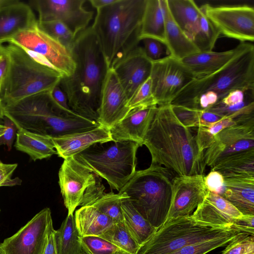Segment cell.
<instances>
[{
	"label": "cell",
	"mask_w": 254,
	"mask_h": 254,
	"mask_svg": "<svg viewBox=\"0 0 254 254\" xmlns=\"http://www.w3.org/2000/svg\"><path fill=\"white\" fill-rule=\"evenodd\" d=\"M96 143L73 157L83 167L106 180L111 190L119 191L135 173L140 146L128 141Z\"/></svg>",
	"instance_id": "obj_8"
},
{
	"label": "cell",
	"mask_w": 254,
	"mask_h": 254,
	"mask_svg": "<svg viewBox=\"0 0 254 254\" xmlns=\"http://www.w3.org/2000/svg\"><path fill=\"white\" fill-rule=\"evenodd\" d=\"M76 228L82 237L98 236L113 224V220L93 206H81L74 215Z\"/></svg>",
	"instance_id": "obj_32"
},
{
	"label": "cell",
	"mask_w": 254,
	"mask_h": 254,
	"mask_svg": "<svg viewBox=\"0 0 254 254\" xmlns=\"http://www.w3.org/2000/svg\"><path fill=\"white\" fill-rule=\"evenodd\" d=\"M143 44V49L146 56L152 61L159 60L167 50L166 46L161 42L150 38H143L140 40Z\"/></svg>",
	"instance_id": "obj_44"
},
{
	"label": "cell",
	"mask_w": 254,
	"mask_h": 254,
	"mask_svg": "<svg viewBox=\"0 0 254 254\" xmlns=\"http://www.w3.org/2000/svg\"><path fill=\"white\" fill-rule=\"evenodd\" d=\"M0 254H4V253H3L2 250L0 248Z\"/></svg>",
	"instance_id": "obj_58"
},
{
	"label": "cell",
	"mask_w": 254,
	"mask_h": 254,
	"mask_svg": "<svg viewBox=\"0 0 254 254\" xmlns=\"http://www.w3.org/2000/svg\"><path fill=\"white\" fill-rule=\"evenodd\" d=\"M157 107L154 105L129 110L125 117L109 129L113 141H132L142 146Z\"/></svg>",
	"instance_id": "obj_20"
},
{
	"label": "cell",
	"mask_w": 254,
	"mask_h": 254,
	"mask_svg": "<svg viewBox=\"0 0 254 254\" xmlns=\"http://www.w3.org/2000/svg\"><path fill=\"white\" fill-rule=\"evenodd\" d=\"M55 230L54 227L50 231L43 254H58L55 237Z\"/></svg>",
	"instance_id": "obj_51"
},
{
	"label": "cell",
	"mask_w": 254,
	"mask_h": 254,
	"mask_svg": "<svg viewBox=\"0 0 254 254\" xmlns=\"http://www.w3.org/2000/svg\"><path fill=\"white\" fill-rule=\"evenodd\" d=\"M165 10V45L168 55L182 60L200 52L193 42L173 18L167 0H163Z\"/></svg>",
	"instance_id": "obj_27"
},
{
	"label": "cell",
	"mask_w": 254,
	"mask_h": 254,
	"mask_svg": "<svg viewBox=\"0 0 254 254\" xmlns=\"http://www.w3.org/2000/svg\"><path fill=\"white\" fill-rule=\"evenodd\" d=\"M53 227L51 211L45 208L15 234L5 239L0 247L4 254H43Z\"/></svg>",
	"instance_id": "obj_14"
},
{
	"label": "cell",
	"mask_w": 254,
	"mask_h": 254,
	"mask_svg": "<svg viewBox=\"0 0 254 254\" xmlns=\"http://www.w3.org/2000/svg\"><path fill=\"white\" fill-rule=\"evenodd\" d=\"M37 22L31 6L17 0L0 9V43Z\"/></svg>",
	"instance_id": "obj_24"
},
{
	"label": "cell",
	"mask_w": 254,
	"mask_h": 254,
	"mask_svg": "<svg viewBox=\"0 0 254 254\" xmlns=\"http://www.w3.org/2000/svg\"><path fill=\"white\" fill-rule=\"evenodd\" d=\"M152 66V61L139 44L116 59L110 68L116 73L129 100L150 77Z\"/></svg>",
	"instance_id": "obj_17"
},
{
	"label": "cell",
	"mask_w": 254,
	"mask_h": 254,
	"mask_svg": "<svg viewBox=\"0 0 254 254\" xmlns=\"http://www.w3.org/2000/svg\"><path fill=\"white\" fill-rule=\"evenodd\" d=\"M50 93L55 102L62 109L70 114H76L70 108L66 96L60 87L59 83L50 91Z\"/></svg>",
	"instance_id": "obj_50"
},
{
	"label": "cell",
	"mask_w": 254,
	"mask_h": 254,
	"mask_svg": "<svg viewBox=\"0 0 254 254\" xmlns=\"http://www.w3.org/2000/svg\"><path fill=\"white\" fill-rule=\"evenodd\" d=\"M5 54V46L0 43V58Z\"/></svg>",
	"instance_id": "obj_55"
},
{
	"label": "cell",
	"mask_w": 254,
	"mask_h": 254,
	"mask_svg": "<svg viewBox=\"0 0 254 254\" xmlns=\"http://www.w3.org/2000/svg\"><path fill=\"white\" fill-rule=\"evenodd\" d=\"M86 0H34L29 5L38 12V22L58 20L76 36L86 29L93 18V12L86 9Z\"/></svg>",
	"instance_id": "obj_15"
},
{
	"label": "cell",
	"mask_w": 254,
	"mask_h": 254,
	"mask_svg": "<svg viewBox=\"0 0 254 254\" xmlns=\"http://www.w3.org/2000/svg\"><path fill=\"white\" fill-rule=\"evenodd\" d=\"M143 145L152 164L163 166L178 176L203 174L204 152L199 151L190 128L177 118L171 104L158 106Z\"/></svg>",
	"instance_id": "obj_2"
},
{
	"label": "cell",
	"mask_w": 254,
	"mask_h": 254,
	"mask_svg": "<svg viewBox=\"0 0 254 254\" xmlns=\"http://www.w3.org/2000/svg\"><path fill=\"white\" fill-rule=\"evenodd\" d=\"M204 182L208 191L220 194L223 189L224 178L220 172L211 170L204 176Z\"/></svg>",
	"instance_id": "obj_46"
},
{
	"label": "cell",
	"mask_w": 254,
	"mask_h": 254,
	"mask_svg": "<svg viewBox=\"0 0 254 254\" xmlns=\"http://www.w3.org/2000/svg\"><path fill=\"white\" fill-rule=\"evenodd\" d=\"M242 215L221 195L208 191L191 216L202 224L225 228L230 227L233 221Z\"/></svg>",
	"instance_id": "obj_21"
},
{
	"label": "cell",
	"mask_w": 254,
	"mask_h": 254,
	"mask_svg": "<svg viewBox=\"0 0 254 254\" xmlns=\"http://www.w3.org/2000/svg\"><path fill=\"white\" fill-rule=\"evenodd\" d=\"M230 227L238 233L254 236V215H242L233 221Z\"/></svg>",
	"instance_id": "obj_45"
},
{
	"label": "cell",
	"mask_w": 254,
	"mask_h": 254,
	"mask_svg": "<svg viewBox=\"0 0 254 254\" xmlns=\"http://www.w3.org/2000/svg\"><path fill=\"white\" fill-rule=\"evenodd\" d=\"M252 92H254V91L235 90L229 92L218 103L226 107L237 105L244 102L247 96Z\"/></svg>",
	"instance_id": "obj_48"
},
{
	"label": "cell",
	"mask_w": 254,
	"mask_h": 254,
	"mask_svg": "<svg viewBox=\"0 0 254 254\" xmlns=\"http://www.w3.org/2000/svg\"><path fill=\"white\" fill-rule=\"evenodd\" d=\"M224 178H254V148L228 156L211 167Z\"/></svg>",
	"instance_id": "obj_30"
},
{
	"label": "cell",
	"mask_w": 254,
	"mask_h": 254,
	"mask_svg": "<svg viewBox=\"0 0 254 254\" xmlns=\"http://www.w3.org/2000/svg\"><path fill=\"white\" fill-rule=\"evenodd\" d=\"M15 147L27 154L34 161L51 157L57 154L52 138L17 129Z\"/></svg>",
	"instance_id": "obj_28"
},
{
	"label": "cell",
	"mask_w": 254,
	"mask_h": 254,
	"mask_svg": "<svg viewBox=\"0 0 254 254\" xmlns=\"http://www.w3.org/2000/svg\"><path fill=\"white\" fill-rule=\"evenodd\" d=\"M96 176L73 157L64 159L59 172V184L67 214H73L80 206L86 189Z\"/></svg>",
	"instance_id": "obj_18"
},
{
	"label": "cell",
	"mask_w": 254,
	"mask_h": 254,
	"mask_svg": "<svg viewBox=\"0 0 254 254\" xmlns=\"http://www.w3.org/2000/svg\"><path fill=\"white\" fill-rule=\"evenodd\" d=\"M150 77L153 96L158 106L171 104L179 92L194 79L180 60L169 55L152 61Z\"/></svg>",
	"instance_id": "obj_12"
},
{
	"label": "cell",
	"mask_w": 254,
	"mask_h": 254,
	"mask_svg": "<svg viewBox=\"0 0 254 254\" xmlns=\"http://www.w3.org/2000/svg\"><path fill=\"white\" fill-rule=\"evenodd\" d=\"M38 24L43 31L70 51L76 36L63 23L54 20L38 21Z\"/></svg>",
	"instance_id": "obj_40"
},
{
	"label": "cell",
	"mask_w": 254,
	"mask_h": 254,
	"mask_svg": "<svg viewBox=\"0 0 254 254\" xmlns=\"http://www.w3.org/2000/svg\"><path fill=\"white\" fill-rule=\"evenodd\" d=\"M167 1L173 18L192 40L198 28L202 13L200 7L192 0H167Z\"/></svg>",
	"instance_id": "obj_31"
},
{
	"label": "cell",
	"mask_w": 254,
	"mask_h": 254,
	"mask_svg": "<svg viewBox=\"0 0 254 254\" xmlns=\"http://www.w3.org/2000/svg\"><path fill=\"white\" fill-rule=\"evenodd\" d=\"M243 42L232 49L220 52H199L180 60L195 78L208 76L228 64L242 47Z\"/></svg>",
	"instance_id": "obj_25"
},
{
	"label": "cell",
	"mask_w": 254,
	"mask_h": 254,
	"mask_svg": "<svg viewBox=\"0 0 254 254\" xmlns=\"http://www.w3.org/2000/svg\"><path fill=\"white\" fill-rule=\"evenodd\" d=\"M172 179L169 170L151 164L136 171L119 192H125L136 210L158 229L165 223L170 209Z\"/></svg>",
	"instance_id": "obj_7"
},
{
	"label": "cell",
	"mask_w": 254,
	"mask_h": 254,
	"mask_svg": "<svg viewBox=\"0 0 254 254\" xmlns=\"http://www.w3.org/2000/svg\"><path fill=\"white\" fill-rule=\"evenodd\" d=\"M4 117V112H3V106L2 104H0V119H3Z\"/></svg>",
	"instance_id": "obj_57"
},
{
	"label": "cell",
	"mask_w": 254,
	"mask_h": 254,
	"mask_svg": "<svg viewBox=\"0 0 254 254\" xmlns=\"http://www.w3.org/2000/svg\"><path fill=\"white\" fill-rule=\"evenodd\" d=\"M235 90L254 91V46L249 42H243L241 50L221 69L208 76L193 79L171 104L194 108L197 99L204 93H215L219 101Z\"/></svg>",
	"instance_id": "obj_5"
},
{
	"label": "cell",
	"mask_w": 254,
	"mask_h": 254,
	"mask_svg": "<svg viewBox=\"0 0 254 254\" xmlns=\"http://www.w3.org/2000/svg\"><path fill=\"white\" fill-rule=\"evenodd\" d=\"M238 233L234 231L224 236L196 242L170 254H206L228 244Z\"/></svg>",
	"instance_id": "obj_39"
},
{
	"label": "cell",
	"mask_w": 254,
	"mask_h": 254,
	"mask_svg": "<svg viewBox=\"0 0 254 254\" xmlns=\"http://www.w3.org/2000/svg\"><path fill=\"white\" fill-rule=\"evenodd\" d=\"M5 46L8 69L0 97L3 106L15 103L36 94L49 92L63 76L39 62L20 46Z\"/></svg>",
	"instance_id": "obj_6"
},
{
	"label": "cell",
	"mask_w": 254,
	"mask_h": 254,
	"mask_svg": "<svg viewBox=\"0 0 254 254\" xmlns=\"http://www.w3.org/2000/svg\"><path fill=\"white\" fill-rule=\"evenodd\" d=\"M200 9L220 34L239 40L254 41V8L248 5L213 6L206 3Z\"/></svg>",
	"instance_id": "obj_11"
},
{
	"label": "cell",
	"mask_w": 254,
	"mask_h": 254,
	"mask_svg": "<svg viewBox=\"0 0 254 254\" xmlns=\"http://www.w3.org/2000/svg\"><path fill=\"white\" fill-rule=\"evenodd\" d=\"M204 176L197 174L178 176L172 179L171 203L165 223L192 214L208 191L204 184Z\"/></svg>",
	"instance_id": "obj_16"
},
{
	"label": "cell",
	"mask_w": 254,
	"mask_h": 254,
	"mask_svg": "<svg viewBox=\"0 0 254 254\" xmlns=\"http://www.w3.org/2000/svg\"><path fill=\"white\" fill-rule=\"evenodd\" d=\"M157 105L152 91V81L149 77L129 99L127 107L129 110L142 106Z\"/></svg>",
	"instance_id": "obj_43"
},
{
	"label": "cell",
	"mask_w": 254,
	"mask_h": 254,
	"mask_svg": "<svg viewBox=\"0 0 254 254\" xmlns=\"http://www.w3.org/2000/svg\"><path fill=\"white\" fill-rule=\"evenodd\" d=\"M4 126L5 130L3 135L0 137V145H6L8 150H10L17 129L14 123L8 117L4 116Z\"/></svg>",
	"instance_id": "obj_47"
},
{
	"label": "cell",
	"mask_w": 254,
	"mask_h": 254,
	"mask_svg": "<svg viewBox=\"0 0 254 254\" xmlns=\"http://www.w3.org/2000/svg\"><path fill=\"white\" fill-rule=\"evenodd\" d=\"M3 106L4 116L10 119L17 129L52 138L86 131L100 126L95 121L62 109L53 100L50 91Z\"/></svg>",
	"instance_id": "obj_3"
},
{
	"label": "cell",
	"mask_w": 254,
	"mask_h": 254,
	"mask_svg": "<svg viewBox=\"0 0 254 254\" xmlns=\"http://www.w3.org/2000/svg\"><path fill=\"white\" fill-rule=\"evenodd\" d=\"M81 240L87 254H130L98 236L82 237Z\"/></svg>",
	"instance_id": "obj_41"
},
{
	"label": "cell",
	"mask_w": 254,
	"mask_h": 254,
	"mask_svg": "<svg viewBox=\"0 0 254 254\" xmlns=\"http://www.w3.org/2000/svg\"><path fill=\"white\" fill-rule=\"evenodd\" d=\"M146 0H116L97 10L91 26L107 64L140 43V29Z\"/></svg>",
	"instance_id": "obj_4"
},
{
	"label": "cell",
	"mask_w": 254,
	"mask_h": 254,
	"mask_svg": "<svg viewBox=\"0 0 254 254\" xmlns=\"http://www.w3.org/2000/svg\"><path fill=\"white\" fill-rule=\"evenodd\" d=\"M165 27L163 0H146L140 29L139 40L150 38L165 44Z\"/></svg>",
	"instance_id": "obj_29"
},
{
	"label": "cell",
	"mask_w": 254,
	"mask_h": 254,
	"mask_svg": "<svg viewBox=\"0 0 254 254\" xmlns=\"http://www.w3.org/2000/svg\"><path fill=\"white\" fill-rule=\"evenodd\" d=\"M130 254H135L139 245L127 231L123 221L114 223L98 236Z\"/></svg>",
	"instance_id": "obj_36"
},
{
	"label": "cell",
	"mask_w": 254,
	"mask_h": 254,
	"mask_svg": "<svg viewBox=\"0 0 254 254\" xmlns=\"http://www.w3.org/2000/svg\"><path fill=\"white\" fill-rule=\"evenodd\" d=\"M8 64V59L5 54L0 58V93L6 77Z\"/></svg>",
	"instance_id": "obj_52"
},
{
	"label": "cell",
	"mask_w": 254,
	"mask_h": 254,
	"mask_svg": "<svg viewBox=\"0 0 254 254\" xmlns=\"http://www.w3.org/2000/svg\"><path fill=\"white\" fill-rule=\"evenodd\" d=\"M254 148V114L237 117L236 124L221 130L204 152L205 163L212 167L223 158Z\"/></svg>",
	"instance_id": "obj_13"
},
{
	"label": "cell",
	"mask_w": 254,
	"mask_h": 254,
	"mask_svg": "<svg viewBox=\"0 0 254 254\" xmlns=\"http://www.w3.org/2000/svg\"><path fill=\"white\" fill-rule=\"evenodd\" d=\"M3 164V163L0 160V167Z\"/></svg>",
	"instance_id": "obj_60"
},
{
	"label": "cell",
	"mask_w": 254,
	"mask_h": 254,
	"mask_svg": "<svg viewBox=\"0 0 254 254\" xmlns=\"http://www.w3.org/2000/svg\"><path fill=\"white\" fill-rule=\"evenodd\" d=\"M70 52L74 70L63 76L59 85L72 111L98 123L102 86L109 67L91 27L76 36Z\"/></svg>",
	"instance_id": "obj_1"
},
{
	"label": "cell",
	"mask_w": 254,
	"mask_h": 254,
	"mask_svg": "<svg viewBox=\"0 0 254 254\" xmlns=\"http://www.w3.org/2000/svg\"><path fill=\"white\" fill-rule=\"evenodd\" d=\"M14 0H0V9L12 3Z\"/></svg>",
	"instance_id": "obj_54"
},
{
	"label": "cell",
	"mask_w": 254,
	"mask_h": 254,
	"mask_svg": "<svg viewBox=\"0 0 254 254\" xmlns=\"http://www.w3.org/2000/svg\"><path fill=\"white\" fill-rule=\"evenodd\" d=\"M237 121V118L225 116L209 127H198L195 138L199 151L204 152V150L212 144L218 133L224 128L235 125Z\"/></svg>",
	"instance_id": "obj_38"
},
{
	"label": "cell",
	"mask_w": 254,
	"mask_h": 254,
	"mask_svg": "<svg viewBox=\"0 0 254 254\" xmlns=\"http://www.w3.org/2000/svg\"><path fill=\"white\" fill-rule=\"evenodd\" d=\"M57 154L64 159L96 143L113 141L110 129L101 125L90 130L52 138Z\"/></svg>",
	"instance_id": "obj_22"
},
{
	"label": "cell",
	"mask_w": 254,
	"mask_h": 254,
	"mask_svg": "<svg viewBox=\"0 0 254 254\" xmlns=\"http://www.w3.org/2000/svg\"><path fill=\"white\" fill-rule=\"evenodd\" d=\"M220 35L217 28L202 11L197 31L192 40L200 52L212 51Z\"/></svg>",
	"instance_id": "obj_37"
},
{
	"label": "cell",
	"mask_w": 254,
	"mask_h": 254,
	"mask_svg": "<svg viewBox=\"0 0 254 254\" xmlns=\"http://www.w3.org/2000/svg\"><path fill=\"white\" fill-rule=\"evenodd\" d=\"M235 231L215 227L195 220L191 215L164 224L139 246L135 254H170L196 242L224 236Z\"/></svg>",
	"instance_id": "obj_9"
},
{
	"label": "cell",
	"mask_w": 254,
	"mask_h": 254,
	"mask_svg": "<svg viewBox=\"0 0 254 254\" xmlns=\"http://www.w3.org/2000/svg\"><path fill=\"white\" fill-rule=\"evenodd\" d=\"M121 208L125 228L139 245L147 240L157 230L136 210L128 196L122 200Z\"/></svg>",
	"instance_id": "obj_33"
},
{
	"label": "cell",
	"mask_w": 254,
	"mask_h": 254,
	"mask_svg": "<svg viewBox=\"0 0 254 254\" xmlns=\"http://www.w3.org/2000/svg\"><path fill=\"white\" fill-rule=\"evenodd\" d=\"M128 98L114 70L109 68L102 86L98 123L110 129L129 111Z\"/></svg>",
	"instance_id": "obj_19"
},
{
	"label": "cell",
	"mask_w": 254,
	"mask_h": 254,
	"mask_svg": "<svg viewBox=\"0 0 254 254\" xmlns=\"http://www.w3.org/2000/svg\"><path fill=\"white\" fill-rule=\"evenodd\" d=\"M222 192L243 215H254V178H224Z\"/></svg>",
	"instance_id": "obj_26"
},
{
	"label": "cell",
	"mask_w": 254,
	"mask_h": 254,
	"mask_svg": "<svg viewBox=\"0 0 254 254\" xmlns=\"http://www.w3.org/2000/svg\"><path fill=\"white\" fill-rule=\"evenodd\" d=\"M116 0H90L91 5L96 10L103 8L115 2Z\"/></svg>",
	"instance_id": "obj_53"
},
{
	"label": "cell",
	"mask_w": 254,
	"mask_h": 254,
	"mask_svg": "<svg viewBox=\"0 0 254 254\" xmlns=\"http://www.w3.org/2000/svg\"><path fill=\"white\" fill-rule=\"evenodd\" d=\"M5 130V127L0 124V137L3 135Z\"/></svg>",
	"instance_id": "obj_56"
},
{
	"label": "cell",
	"mask_w": 254,
	"mask_h": 254,
	"mask_svg": "<svg viewBox=\"0 0 254 254\" xmlns=\"http://www.w3.org/2000/svg\"><path fill=\"white\" fill-rule=\"evenodd\" d=\"M7 42L22 48L39 62L60 73L71 75L75 64L70 51L43 31L37 22L15 35Z\"/></svg>",
	"instance_id": "obj_10"
},
{
	"label": "cell",
	"mask_w": 254,
	"mask_h": 254,
	"mask_svg": "<svg viewBox=\"0 0 254 254\" xmlns=\"http://www.w3.org/2000/svg\"><path fill=\"white\" fill-rule=\"evenodd\" d=\"M221 254H254V236L238 233L228 244Z\"/></svg>",
	"instance_id": "obj_42"
},
{
	"label": "cell",
	"mask_w": 254,
	"mask_h": 254,
	"mask_svg": "<svg viewBox=\"0 0 254 254\" xmlns=\"http://www.w3.org/2000/svg\"><path fill=\"white\" fill-rule=\"evenodd\" d=\"M55 237L58 254H87L73 214H67L60 228L55 230Z\"/></svg>",
	"instance_id": "obj_34"
},
{
	"label": "cell",
	"mask_w": 254,
	"mask_h": 254,
	"mask_svg": "<svg viewBox=\"0 0 254 254\" xmlns=\"http://www.w3.org/2000/svg\"><path fill=\"white\" fill-rule=\"evenodd\" d=\"M105 190L101 178L97 175L95 181L86 189L80 206L94 207L110 218L114 223L123 221L121 204L127 195L124 192L107 193Z\"/></svg>",
	"instance_id": "obj_23"
},
{
	"label": "cell",
	"mask_w": 254,
	"mask_h": 254,
	"mask_svg": "<svg viewBox=\"0 0 254 254\" xmlns=\"http://www.w3.org/2000/svg\"><path fill=\"white\" fill-rule=\"evenodd\" d=\"M17 164H3L0 167V187L19 184L20 180H11V176L16 169Z\"/></svg>",
	"instance_id": "obj_49"
},
{
	"label": "cell",
	"mask_w": 254,
	"mask_h": 254,
	"mask_svg": "<svg viewBox=\"0 0 254 254\" xmlns=\"http://www.w3.org/2000/svg\"><path fill=\"white\" fill-rule=\"evenodd\" d=\"M0 104H2V100H1V98H0Z\"/></svg>",
	"instance_id": "obj_59"
},
{
	"label": "cell",
	"mask_w": 254,
	"mask_h": 254,
	"mask_svg": "<svg viewBox=\"0 0 254 254\" xmlns=\"http://www.w3.org/2000/svg\"><path fill=\"white\" fill-rule=\"evenodd\" d=\"M171 105L177 118L189 128L208 127L225 117L208 110Z\"/></svg>",
	"instance_id": "obj_35"
}]
</instances>
